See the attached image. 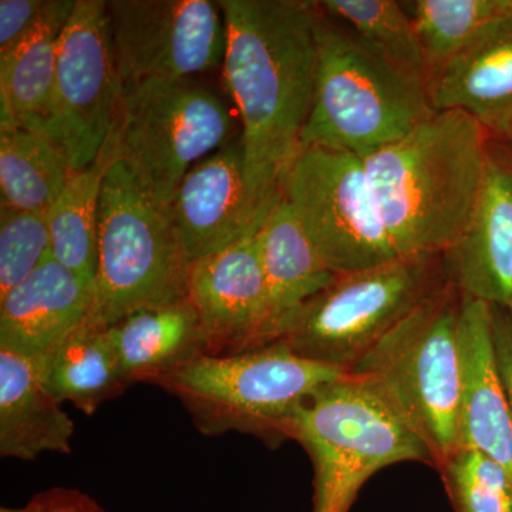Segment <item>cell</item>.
<instances>
[{"instance_id":"4dcf8cb0","label":"cell","mask_w":512,"mask_h":512,"mask_svg":"<svg viewBox=\"0 0 512 512\" xmlns=\"http://www.w3.org/2000/svg\"><path fill=\"white\" fill-rule=\"evenodd\" d=\"M25 512H106L89 495L76 488L56 487L37 494Z\"/></svg>"},{"instance_id":"ba28073f","label":"cell","mask_w":512,"mask_h":512,"mask_svg":"<svg viewBox=\"0 0 512 512\" xmlns=\"http://www.w3.org/2000/svg\"><path fill=\"white\" fill-rule=\"evenodd\" d=\"M448 281L443 255L339 274L286 320L275 342L349 373L373 346Z\"/></svg>"},{"instance_id":"2e32d148","label":"cell","mask_w":512,"mask_h":512,"mask_svg":"<svg viewBox=\"0 0 512 512\" xmlns=\"http://www.w3.org/2000/svg\"><path fill=\"white\" fill-rule=\"evenodd\" d=\"M457 450L480 451L512 477V414L495 355L488 303L461 296Z\"/></svg>"},{"instance_id":"9a60e30c","label":"cell","mask_w":512,"mask_h":512,"mask_svg":"<svg viewBox=\"0 0 512 512\" xmlns=\"http://www.w3.org/2000/svg\"><path fill=\"white\" fill-rule=\"evenodd\" d=\"M443 258L461 296L512 316V158L490 151L471 220Z\"/></svg>"},{"instance_id":"d6a6232c","label":"cell","mask_w":512,"mask_h":512,"mask_svg":"<svg viewBox=\"0 0 512 512\" xmlns=\"http://www.w3.org/2000/svg\"><path fill=\"white\" fill-rule=\"evenodd\" d=\"M0 512H25V510H23V508L2 507L0 508Z\"/></svg>"},{"instance_id":"277c9868","label":"cell","mask_w":512,"mask_h":512,"mask_svg":"<svg viewBox=\"0 0 512 512\" xmlns=\"http://www.w3.org/2000/svg\"><path fill=\"white\" fill-rule=\"evenodd\" d=\"M461 295L447 281L348 373L423 440L441 467L457 450Z\"/></svg>"},{"instance_id":"836d02e7","label":"cell","mask_w":512,"mask_h":512,"mask_svg":"<svg viewBox=\"0 0 512 512\" xmlns=\"http://www.w3.org/2000/svg\"><path fill=\"white\" fill-rule=\"evenodd\" d=\"M508 144H510L511 151H512V134L510 137L507 138Z\"/></svg>"},{"instance_id":"f546056e","label":"cell","mask_w":512,"mask_h":512,"mask_svg":"<svg viewBox=\"0 0 512 512\" xmlns=\"http://www.w3.org/2000/svg\"><path fill=\"white\" fill-rule=\"evenodd\" d=\"M45 0H0V56L19 45L35 28Z\"/></svg>"},{"instance_id":"4fadbf2b","label":"cell","mask_w":512,"mask_h":512,"mask_svg":"<svg viewBox=\"0 0 512 512\" xmlns=\"http://www.w3.org/2000/svg\"><path fill=\"white\" fill-rule=\"evenodd\" d=\"M256 231L188 266L187 298L200 318L210 355L266 345L271 303Z\"/></svg>"},{"instance_id":"7c38bea8","label":"cell","mask_w":512,"mask_h":512,"mask_svg":"<svg viewBox=\"0 0 512 512\" xmlns=\"http://www.w3.org/2000/svg\"><path fill=\"white\" fill-rule=\"evenodd\" d=\"M111 43L121 87L194 79L224 62L225 22L210 0H111Z\"/></svg>"},{"instance_id":"8fae6325","label":"cell","mask_w":512,"mask_h":512,"mask_svg":"<svg viewBox=\"0 0 512 512\" xmlns=\"http://www.w3.org/2000/svg\"><path fill=\"white\" fill-rule=\"evenodd\" d=\"M121 87L104 0H77L59 39L55 92L42 134L73 173L99 157L120 119Z\"/></svg>"},{"instance_id":"7402d4cb","label":"cell","mask_w":512,"mask_h":512,"mask_svg":"<svg viewBox=\"0 0 512 512\" xmlns=\"http://www.w3.org/2000/svg\"><path fill=\"white\" fill-rule=\"evenodd\" d=\"M77 0H47L35 28L0 56V124L42 134L55 92L59 39Z\"/></svg>"},{"instance_id":"52a82bcc","label":"cell","mask_w":512,"mask_h":512,"mask_svg":"<svg viewBox=\"0 0 512 512\" xmlns=\"http://www.w3.org/2000/svg\"><path fill=\"white\" fill-rule=\"evenodd\" d=\"M348 375L272 342L229 355H202L157 382L191 414L207 436L228 431L284 439L282 429L303 403L326 384Z\"/></svg>"},{"instance_id":"ffe728a7","label":"cell","mask_w":512,"mask_h":512,"mask_svg":"<svg viewBox=\"0 0 512 512\" xmlns=\"http://www.w3.org/2000/svg\"><path fill=\"white\" fill-rule=\"evenodd\" d=\"M256 244L271 303L269 345L278 338L286 320L339 274L323 261L284 195L256 231Z\"/></svg>"},{"instance_id":"83f0119b","label":"cell","mask_w":512,"mask_h":512,"mask_svg":"<svg viewBox=\"0 0 512 512\" xmlns=\"http://www.w3.org/2000/svg\"><path fill=\"white\" fill-rule=\"evenodd\" d=\"M456 512H512V477L480 451H454L440 467Z\"/></svg>"},{"instance_id":"44dd1931","label":"cell","mask_w":512,"mask_h":512,"mask_svg":"<svg viewBox=\"0 0 512 512\" xmlns=\"http://www.w3.org/2000/svg\"><path fill=\"white\" fill-rule=\"evenodd\" d=\"M127 383L154 384L207 353V339L194 306L185 298L147 306L109 328Z\"/></svg>"},{"instance_id":"cb8c5ba5","label":"cell","mask_w":512,"mask_h":512,"mask_svg":"<svg viewBox=\"0 0 512 512\" xmlns=\"http://www.w3.org/2000/svg\"><path fill=\"white\" fill-rule=\"evenodd\" d=\"M117 157L114 131L93 164L70 175L66 187L47 212L53 259L72 271L93 291L97 262V215L101 187Z\"/></svg>"},{"instance_id":"484cf974","label":"cell","mask_w":512,"mask_h":512,"mask_svg":"<svg viewBox=\"0 0 512 512\" xmlns=\"http://www.w3.org/2000/svg\"><path fill=\"white\" fill-rule=\"evenodd\" d=\"M318 8L403 72L429 83V69L413 20L396 0H322Z\"/></svg>"},{"instance_id":"ac0fdd59","label":"cell","mask_w":512,"mask_h":512,"mask_svg":"<svg viewBox=\"0 0 512 512\" xmlns=\"http://www.w3.org/2000/svg\"><path fill=\"white\" fill-rule=\"evenodd\" d=\"M92 313V289L49 259L0 299V349L36 360Z\"/></svg>"},{"instance_id":"f1b7e54d","label":"cell","mask_w":512,"mask_h":512,"mask_svg":"<svg viewBox=\"0 0 512 512\" xmlns=\"http://www.w3.org/2000/svg\"><path fill=\"white\" fill-rule=\"evenodd\" d=\"M53 258L45 214L0 211V299Z\"/></svg>"},{"instance_id":"d4e9b609","label":"cell","mask_w":512,"mask_h":512,"mask_svg":"<svg viewBox=\"0 0 512 512\" xmlns=\"http://www.w3.org/2000/svg\"><path fill=\"white\" fill-rule=\"evenodd\" d=\"M72 173L49 138L15 124H0L3 208L46 215Z\"/></svg>"},{"instance_id":"1f68e13d","label":"cell","mask_w":512,"mask_h":512,"mask_svg":"<svg viewBox=\"0 0 512 512\" xmlns=\"http://www.w3.org/2000/svg\"><path fill=\"white\" fill-rule=\"evenodd\" d=\"M491 312L495 355L512 414V316L497 306H491Z\"/></svg>"},{"instance_id":"6da1fadb","label":"cell","mask_w":512,"mask_h":512,"mask_svg":"<svg viewBox=\"0 0 512 512\" xmlns=\"http://www.w3.org/2000/svg\"><path fill=\"white\" fill-rule=\"evenodd\" d=\"M225 83L242 121L249 192L271 210L302 150L316 77V2L221 0Z\"/></svg>"},{"instance_id":"7a4b0ae2","label":"cell","mask_w":512,"mask_h":512,"mask_svg":"<svg viewBox=\"0 0 512 512\" xmlns=\"http://www.w3.org/2000/svg\"><path fill=\"white\" fill-rule=\"evenodd\" d=\"M487 134L463 111H437L363 158L400 258L444 255L466 231L487 170Z\"/></svg>"},{"instance_id":"603a6c76","label":"cell","mask_w":512,"mask_h":512,"mask_svg":"<svg viewBox=\"0 0 512 512\" xmlns=\"http://www.w3.org/2000/svg\"><path fill=\"white\" fill-rule=\"evenodd\" d=\"M40 380L59 403L84 414L121 396L130 384L121 372L109 328L89 318L35 360Z\"/></svg>"},{"instance_id":"9c48e42d","label":"cell","mask_w":512,"mask_h":512,"mask_svg":"<svg viewBox=\"0 0 512 512\" xmlns=\"http://www.w3.org/2000/svg\"><path fill=\"white\" fill-rule=\"evenodd\" d=\"M231 128L227 104L198 80H150L123 89L117 157L171 208L188 171L231 143Z\"/></svg>"},{"instance_id":"4316f807","label":"cell","mask_w":512,"mask_h":512,"mask_svg":"<svg viewBox=\"0 0 512 512\" xmlns=\"http://www.w3.org/2000/svg\"><path fill=\"white\" fill-rule=\"evenodd\" d=\"M426 57L430 80L491 23L512 12V0L403 2Z\"/></svg>"},{"instance_id":"5bb4252c","label":"cell","mask_w":512,"mask_h":512,"mask_svg":"<svg viewBox=\"0 0 512 512\" xmlns=\"http://www.w3.org/2000/svg\"><path fill=\"white\" fill-rule=\"evenodd\" d=\"M271 210L259 207L249 192L241 140L195 164L171 202L175 232L188 264L255 232Z\"/></svg>"},{"instance_id":"30bf717a","label":"cell","mask_w":512,"mask_h":512,"mask_svg":"<svg viewBox=\"0 0 512 512\" xmlns=\"http://www.w3.org/2000/svg\"><path fill=\"white\" fill-rule=\"evenodd\" d=\"M282 195L336 274L402 259L377 208L363 158L303 147L286 174Z\"/></svg>"},{"instance_id":"8992f818","label":"cell","mask_w":512,"mask_h":512,"mask_svg":"<svg viewBox=\"0 0 512 512\" xmlns=\"http://www.w3.org/2000/svg\"><path fill=\"white\" fill-rule=\"evenodd\" d=\"M188 266L171 208L114 158L97 215L92 319L110 328L138 309L185 298Z\"/></svg>"},{"instance_id":"d6986e66","label":"cell","mask_w":512,"mask_h":512,"mask_svg":"<svg viewBox=\"0 0 512 512\" xmlns=\"http://www.w3.org/2000/svg\"><path fill=\"white\" fill-rule=\"evenodd\" d=\"M74 421L40 380L35 360L0 349V456L70 454Z\"/></svg>"},{"instance_id":"5b68a950","label":"cell","mask_w":512,"mask_h":512,"mask_svg":"<svg viewBox=\"0 0 512 512\" xmlns=\"http://www.w3.org/2000/svg\"><path fill=\"white\" fill-rule=\"evenodd\" d=\"M282 436L311 457L312 512H349L363 484L392 464L436 466L423 440L352 375L313 394L286 421Z\"/></svg>"},{"instance_id":"3957f363","label":"cell","mask_w":512,"mask_h":512,"mask_svg":"<svg viewBox=\"0 0 512 512\" xmlns=\"http://www.w3.org/2000/svg\"><path fill=\"white\" fill-rule=\"evenodd\" d=\"M315 32V94L302 148L365 158L437 113L429 83L387 62L319 8Z\"/></svg>"},{"instance_id":"e0dca14e","label":"cell","mask_w":512,"mask_h":512,"mask_svg":"<svg viewBox=\"0 0 512 512\" xmlns=\"http://www.w3.org/2000/svg\"><path fill=\"white\" fill-rule=\"evenodd\" d=\"M436 111H463L507 140L512 134V12L491 23L429 83Z\"/></svg>"}]
</instances>
